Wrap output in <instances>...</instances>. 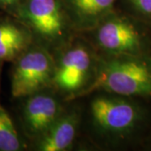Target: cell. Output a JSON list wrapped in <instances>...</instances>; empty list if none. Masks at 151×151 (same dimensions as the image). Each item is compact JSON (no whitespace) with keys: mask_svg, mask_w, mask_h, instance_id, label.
Listing matches in <instances>:
<instances>
[{"mask_svg":"<svg viewBox=\"0 0 151 151\" xmlns=\"http://www.w3.org/2000/svg\"><path fill=\"white\" fill-rule=\"evenodd\" d=\"M81 134L86 143L101 150H117L144 137L150 114L141 99L105 91H95L80 99Z\"/></svg>","mask_w":151,"mask_h":151,"instance_id":"obj_1","label":"cell"},{"mask_svg":"<svg viewBox=\"0 0 151 151\" xmlns=\"http://www.w3.org/2000/svg\"><path fill=\"white\" fill-rule=\"evenodd\" d=\"M95 91L151 99V55L99 54L96 78L82 97Z\"/></svg>","mask_w":151,"mask_h":151,"instance_id":"obj_2","label":"cell"},{"mask_svg":"<svg viewBox=\"0 0 151 151\" xmlns=\"http://www.w3.org/2000/svg\"><path fill=\"white\" fill-rule=\"evenodd\" d=\"M99 54L151 55V25L116 8L95 27L79 33Z\"/></svg>","mask_w":151,"mask_h":151,"instance_id":"obj_3","label":"cell"},{"mask_svg":"<svg viewBox=\"0 0 151 151\" xmlns=\"http://www.w3.org/2000/svg\"><path fill=\"white\" fill-rule=\"evenodd\" d=\"M54 59L51 87L66 102L81 98L97 76L99 54L96 49L77 33Z\"/></svg>","mask_w":151,"mask_h":151,"instance_id":"obj_4","label":"cell"},{"mask_svg":"<svg viewBox=\"0 0 151 151\" xmlns=\"http://www.w3.org/2000/svg\"><path fill=\"white\" fill-rule=\"evenodd\" d=\"M12 16L29 29L34 44L53 55L77 34L62 0H25Z\"/></svg>","mask_w":151,"mask_h":151,"instance_id":"obj_5","label":"cell"},{"mask_svg":"<svg viewBox=\"0 0 151 151\" xmlns=\"http://www.w3.org/2000/svg\"><path fill=\"white\" fill-rule=\"evenodd\" d=\"M12 63L13 97L19 99L52 86L55 59L47 50L33 44Z\"/></svg>","mask_w":151,"mask_h":151,"instance_id":"obj_6","label":"cell"},{"mask_svg":"<svg viewBox=\"0 0 151 151\" xmlns=\"http://www.w3.org/2000/svg\"><path fill=\"white\" fill-rule=\"evenodd\" d=\"M23 136L29 145L40 139L64 112L68 102L52 87L19 98Z\"/></svg>","mask_w":151,"mask_h":151,"instance_id":"obj_7","label":"cell"},{"mask_svg":"<svg viewBox=\"0 0 151 151\" xmlns=\"http://www.w3.org/2000/svg\"><path fill=\"white\" fill-rule=\"evenodd\" d=\"M82 107L80 99L68 102L54 124L29 148L35 151H70L79 143L81 134Z\"/></svg>","mask_w":151,"mask_h":151,"instance_id":"obj_8","label":"cell"},{"mask_svg":"<svg viewBox=\"0 0 151 151\" xmlns=\"http://www.w3.org/2000/svg\"><path fill=\"white\" fill-rule=\"evenodd\" d=\"M74 29L82 33L95 27L117 8L119 0H62Z\"/></svg>","mask_w":151,"mask_h":151,"instance_id":"obj_9","label":"cell"},{"mask_svg":"<svg viewBox=\"0 0 151 151\" xmlns=\"http://www.w3.org/2000/svg\"><path fill=\"white\" fill-rule=\"evenodd\" d=\"M34 44L30 31L15 17L0 19V62H13Z\"/></svg>","mask_w":151,"mask_h":151,"instance_id":"obj_10","label":"cell"},{"mask_svg":"<svg viewBox=\"0 0 151 151\" xmlns=\"http://www.w3.org/2000/svg\"><path fill=\"white\" fill-rule=\"evenodd\" d=\"M29 148L10 114L0 103V151H21Z\"/></svg>","mask_w":151,"mask_h":151,"instance_id":"obj_11","label":"cell"},{"mask_svg":"<svg viewBox=\"0 0 151 151\" xmlns=\"http://www.w3.org/2000/svg\"><path fill=\"white\" fill-rule=\"evenodd\" d=\"M119 9L151 25V0H119Z\"/></svg>","mask_w":151,"mask_h":151,"instance_id":"obj_12","label":"cell"},{"mask_svg":"<svg viewBox=\"0 0 151 151\" xmlns=\"http://www.w3.org/2000/svg\"><path fill=\"white\" fill-rule=\"evenodd\" d=\"M24 1L25 0H0V9L5 11L8 14L13 15Z\"/></svg>","mask_w":151,"mask_h":151,"instance_id":"obj_13","label":"cell"},{"mask_svg":"<svg viewBox=\"0 0 151 151\" xmlns=\"http://www.w3.org/2000/svg\"><path fill=\"white\" fill-rule=\"evenodd\" d=\"M150 150H151V145H150Z\"/></svg>","mask_w":151,"mask_h":151,"instance_id":"obj_14","label":"cell"}]
</instances>
